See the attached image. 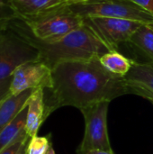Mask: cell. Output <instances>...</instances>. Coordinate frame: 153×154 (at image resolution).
<instances>
[{
	"label": "cell",
	"instance_id": "cell-9",
	"mask_svg": "<svg viewBox=\"0 0 153 154\" xmlns=\"http://www.w3.org/2000/svg\"><path fill=\"white\" fill-rule=\"evenodd\" d=\"M46 120L45 116V103H44V89H35L28 100V111L26 117L25 131L32 138L37 135V133Z\"/></svg>",
	"mask_w": 153,
	"mask_h": 154
},
{
	"label": "cell",
	"instance_id": "cell-3",
	"mask_svg": "<svg viewBox=\"0 0 153 154\" xmlns=\"http://www.w3.org/2000/svg\"><path fill=\"white\" fill-rule=\"evenodd\" d=\"M38 40L57 41L75 31L84 23V18L63 4L45 12L16 17Z\"/></svg>",
	"mask_w": 153,
	"mask_h": 154
},
{
	"label": "cell",
	"instance_id": "cell-17",
	"mask_svg": "<svg viewBox=\"0 0 153 154\" xmlns=\"http://www.w3.org/2000/svg\"><path fill=\"white\" fill-rule=\"evenodd\" d=\"M28 138H31L27 133H23L22 135H20L15 141H14L11 144H9L7 147H5V149H3L0 154H17L18 151L20 150L21 146L23 145V143L28 139Z\"/></svg>",
	"mask_w": 153,
	"mask_h": 154
},
{
	"label": "cell",
	"instance_id": "cell-8",
	"mask_svg": "<svg viewBox=\"0 0 153 154\" xmlns=\"http://www.w3.org/2000/svg\"><path fill=\"white\" fill-rule=\"evenodd\" d=\"M51 88V69L40 60L31 61L21 65L14 72L10 95H18L29 89Z\"/></svg>",
	"mask_w": 153,
	"mask_h": 154
},
{
	"label": "cell",
	"instance_id": "cell-25",
	"mask_svg": "<svg viewBox=\"0 0 153 154\" xmlns=\"http://www.w3.org/2000/svg\"><path fill=\"white\" fill-rule=\"evenodd\" d=\"M148 24H149V26L153 30V23H148Z\"/></svg>",
	"mask_w": 153,
	"mask_h": 154
},
{
	"label": "cell",
	"instance_id": "cell-5",
	"mask_svg": "<svg viewBox=\"0 0 153 154\" xmlns=\"http://www.w3.org/2000/svg\"><path fill=\"white\" fill-rule=\"evenodd\" d=\"M39 60L38 50L15 32L8 27L0 31V79L13 76L21 65Z\"/></svg>",
	"mask_w": 153,
	"mask_h": 154
},
{
	"label": "cell",
	"instance_id": "cell-21",
	"mask_svg": "<svg viewBox=\"0 0 153 154\" xmlns=\"http://www.w3.org/2000/svg\"><path fill=\"white\" fill-rule=\"evenodd\" d=\"M77 154H114L113 151H104V150H86V151H81V150H77Z\"/></svg>",
	"mask_w": 153,
	"mask_h": 154
},
{
	"label": "cell",
	"instance_id": "cell-20",
	"mask_svg": "<svg viewBox=\"0 0 153 154\" xmlns=\"http://www.w3.org/2000/svg\"><path fill=\"white\" fill-rule=\"evenodd\" d=\"M131 1L153 14V0H131Z\"/></svg>",
	"mask_w": 153,
	"mask_h": 154
},
{
	"label": "cell",
	"instance_id": "cell-15",
	"mask_svg": "<svg viewBox=\"0 0 153 154\" xmlns=\"http://www.w3.org/2000/svg\"><path fill=\"white\" fill-rule=\"evenodd\" d=\"M129 43L140 50L153 62V30L148 23H143L133 34Z\"/></svg>",
	"mask_w": 153,
	"mask_h": 154
},
{
	"label": "cell",
	"instance_id": "cell-6",
	"mask_svg": "<svg viewBox=\"0 0 153 154\" xmlns=\"http://www.w3.org/2000/svg\"><path fill=\"white\" fill-rule=\"evenodd\" d=\"M109 103L102 101L79 109L85 119V134L78 150L113 151L107 132Z\"/></svg>",
	"mask_w": 153,
	"mask_h": 154
},
{
	"label": "cell",
	"instance_id": "cell-14",
	"mask_svg": "<svg viewBox=\"0 0 153 154\" xmlns=\"http://www.w3.org/2000/svg\"><path fill=\"white\" fill-rule=\"evenodd\" d=\"M101 64L111 73L124 77L130 71L133 60L126 58L117 51H110L99 58Z\"/></svg>",
	"mask_w": 153,
	"mask_h": 154
},
{
	"label": "cell",
	"instance_id": "cell-7",
	"mask_svg": "<svg viewBox=\"0 0 153 154\" xmlns=\"http://www.w3.org/2000/svg\"><path fill=\"white\" fill-rule=\"evenodd\" d=\"M84 21L114 51L121 44L129 42L133 34L143 24L133 20L101 16L87 17Z\"/></svg>",
	"mask_w": 153,
	"mask_h": 154
},
{
	"label": "cell",
	"instance_id": "cell-12",
	"mask_svg": "<svg viewBox=\"0 0 153 154\" xmlns=\"http://www.w3.org/2000/svg\"><path fill=\"white\" fill-rule=\"evenodd\" d=\"M9 2L16 13V17L40 14L65 4L63 0H9Z\"/></svg>",
	"mask_w": 153,
	"mask_h": 154
},
{
	"label": "cell",
	"instance_id": "cell-19",
	"mask_svg": "<svg viewBox=\"0 0 153 154\" xmlns=\"http://www.w3.org/2000/svg\"><path fill=\"white\" fill-rule=\"evenodd\" d=\"M129 85L132 89V94H136L141 97H143L147 98L148 100H150L153 104V94L142 88H140V87H137L134 85H131V84H129Z\"/></svg>",
	"mask_w": 153,
	"mask_h": 154
},
{
	"label": "cell",
	"instance_id": "cell-22",
	"mask_svg": "<svg viewBox=\"0 0 153 154\" xmlns=\"http://www.w3.org/2000/svg\"><path fill=\"white\" fill-rule=\"evenodd\" d=\"M31 138H28L23 143V145L21 146L20 150L18 151L17 154H27V147H28V143H29V141H30Z\"/></svg>",
	"mask_w": 153,
	"mask_h": 154
},
{
	"label": "cell",
	"instance_id": "cell-4",
	"mask_svg": "<svg viewBox=\"0 0 153 154\" xmlns=\"http://www.w3.org/2000/svg\"><path fill=\"white\" fill-rule=\"evenodd\" d=\"M83 18L91 16L133 20L143 23H153V14L131 0H89L69 5Z\"/></svg>",
	"mask_w": 153,
	"mask_h": 154
},
{
	"label": "cell",
	"instance_id": "cell-24",
	"mask_svg": "<svg viewBox=\"0 0 153 154\" xmlns=\"http://www.w3.org/2000/svg\"><path fill=\"white\" fill-rule=\"evenodd\" d=\"M47 154H55V152H54V150H53V148H52V147H50V149L48 151Z\"/></svg>",
	"mask_w": 153,
	"mask_h": 154
},
{
	"label": "cell",
	"instance_id": "cell-10",
	"mask_svg": "<svg viewBox=\"0 0 153 154\" xmlns=\"http://www.w3.org/2000/svg\"><path fill=\"white\" fill-rule=\"evenodd\" d=\"M33 91L29 89L18 95H9L0 102V133L28 106V100Z\"/></svg>",
	"mask_w": 153,
	"mask_h": 154
},
{
	"label": "cell",
	"instance_id": "cell-2",
	"mask_svg": "<svg viewBox=\"0 0 153 154\" xmlns=\"http://www.w3.org/2000/svg\"><path fill=\"white\" fill-rule=\"evenodd\" d=\"M7 27L33 45L39 51V60L50 69L61 62L87 60L114 51L85 21L75 31L53 42H42L36 39L17 18L11 20Z\"/></svg>",
	"mask_w": 153,
	"mask_h": 154
},
{
	"label": "cell",
	"instance_id": "cell-16",
	"mask_svg": "<svg viewBox=\"0 0 153 154\" xmlns=\"http://www.w3.org/2000/svg\"><path fill=\"white\" fill-rule=\"evenodd\" d=\"M50 147V134L47 136L35 135L29 141L27 154H47Z\"/></svg>",
	"mask_w": 153,
	"mask_h": 154
},
{
	"label": "cell",
	"instance_id": "cell-18",
	"mask_svg": "<svg viewBox=\"0 0 153 154\" xmlns=\"http://www.w3.org/2000/svg\"><path fill=\"white\" fill-rule=\"evenodd\" d=\"M13 76L0 79V102L10 95V87Z\"/></svg>",
	"mask_w": 153,
	"mask_h": 154
},
{
	"label": "cell",
	"instance_id": "cell-13",
	"mask_svg": "<svg viewBox=\"0 0 153 154\" xmlns=\"http://www.w3.org/2000/svg\"><path fill=\"white\" fill-rule=\"evenodd\" d=\"M28 106L0 133V152L15 141L20 135L25 133V125L27 117Z\"/></svg>",
	"mask_w": 153,
	"mask_h": 154
},
{
	"label": "cell",
	"instance_id": "cell-11",
	"mask_svg": "<svg viewBox=\"0 0 153 154\" xmlns=\"http://www.w3.org/2000/svg\"><path fill=\"white\" fill-rule=\"evenodd\" d=\"M128 84L142 88L153 94V62L133 60L132 68L124 77Z\"/></svg>",
	"mask_w": 153,
	"mask_h": 154
},
{
	"label": "cell",
	"instance_id": "cell-1",
	"mask_svg": "<svg viewBox=\"0 0 153 154\" xmlns=\"http://www.w3.org/2000/svg\"><path fill=\"white\" fill-rule=\"evenodd\" d=\"M51 77L52 88L44 89L48 91L44 95L46 118L61 106L81 109L132 94L124 78L108 71L99 58L59 63L51 69Z\"/></svg>",
	"mask_w": 153,
	"mask_h": 154
},
{
	"label": "cell",
	"instance_id": "cell-23",
	"mask_svg": "<svg viewBox=\"0 0 153 154\" xmlns=\"http://www.w3.org/2000/svg\"><path fill=\"white\" fill-rule=\"evenodd\" d=\"M87 1H89V0H63V2L69 5H75V4H79V3H84V2H87Z\"/></svg>",
	"mask_w": 153,
	"mask_h": 154
}]
</instances>
